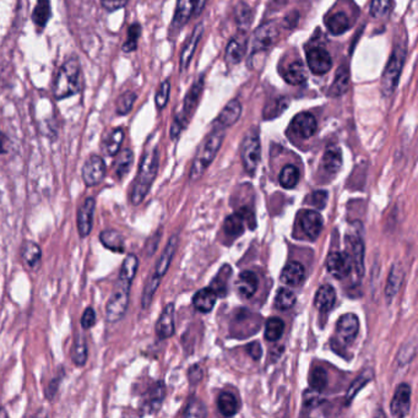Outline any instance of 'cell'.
Returning a JSON list of instances; mask_svg holds the SVG:
<instances>
[{
  "instance_id": "6f0895ef",
  "label": "cell",
  "mask_w": 418,
  "mask_h": 418,
  "mask_svg": "<svg viewBox=\"0 0 418 418\" xmlns=\"http://www.w3.org/2000/svg\"><path fill=\"white\" fill-rule=\"evenodd\" d=\"M410 351L416 352V341L412 342V346H411V341L406 342V345H404L403 348L400 350L399 356H398V361L400 362V365H406V363L412 361L414 355V353H410Z\"/></svg>"
},
{
  "instance_id": "7bdbcfd3",
  "label": "cell",
  "mask_w": 418,
  "mask_h": 418,
  "mask_svg": "<svg viewBox=\"0 0 418 418\" xmlns=\"http://www.w3.org/2000/svg\"><path fill=\"white\" fill-rule=\"evenodd\" d=\"M220 412L224 417H232L238 412V401L231 393H222L217 401Z\"/></svg>"
},
{
  "instance_id": "4dcf8cb0",
  "label": "cell",
  "mask_w": 418,
  "mask_h": 418,
  "mask_svg": "<svg viewBox=\"0 0 418 418\" xmlns=\"http://www.w3.org/2000/svg\"><path fill=\"white\" fill-rule=\"evenodd\" d=\"M290 99L286 96H279L276 99H271L267 101V103L264 107L262 117L265 120L277 118V117H280L281 114L285 113L286 110L290 107Z\"/></svg>"
},
{
  "instance_id": "4316f807",
  "label": "cell",
  "mask_w": 418,
  "mask_h": 418,
  "mask_svg": "<svg viewBox=\"0 0 418 418\" xmlns=\"http://www.w3.org/2000/svg\"><path fill=\"white\" fill-rule=\"evenodd\" d=\"M21 259L30 270H37L42 259V251L37 243L30 242V241L25 242L21 247Z\"/></svg>"
},
{
  "instance_id": "1f68e13d",
  "label": "cell",
  "mask_w": 418,
  "mask_h": 418,
  "mask_svg": "<svg viewBox=\"0 0 418 418\" xmlns=\"http://www.w3.org/2000/svg\"><path fill=\"white\" fill-rule=\"evenodd\" d=\"M100 242L103 247L110 249V252L122 254L125 251L123 236L115 229H105L103 232H101Z\"/></svg>"
},
{
  "instance_id": "6da1fadb",
  "label": "cell",
  "mask_w": 418,
  "mask_h": 418,
  "mask_svg": "<svg viewBox=\"0 0 418 418\" xmlns=\"http://www.w3.org/2000/svg\"><path fill=\"white\" fill-rule=\"evenodd\" d=\"M138 266L139 260L137 255L129 254L128 257L124 259L120 271H119L118 280L115 282L112 296L110 297L108 303L106 305L107 322L117 323L127 313L130 287H132L134 277L137 275Z\"/></svg>"
},
{
  "instance_id": "2e32d148",
  "label": "cell",
  "mask_w": 418,
  "mask_h": 418,
  "mask_svg": "<svg viewBox=\"0 0 418 418\" xmlns=\"http://www.w3.org/2000/svg\"><path fill=\"white\" fill-rule=\"evenodd\" d=\"M411 407V388L407 384H400L391 400L390 410L396 418L406 417Z\"/></svg>"
},
{
  "instance_id": "db71d44e",
  "label": "cell",
  "mask_w": 418,
  "mask_h": 418,
  "mask_svg": "<svg viewBox=\"0 0 418 418\" xmlns=\"http://www.w3.org/2000/svg\"><path fill=\"white\" fill-rule=\"evenodd\" d=\"M170 94H171V82L168 80L163 81L158 87L156 97H155V102H156V107L158 110H163L166 107L168 100H170Z\"/></svg>"
},
{
  "instance_id": "b9f144b4",
  "label": "cell",
  "mask_w": 418,
  "mask_h": 418,
  "mask_svg": "<svg viewBox=\"0 0 418 418\" xmlns=\"http://www.w3.org/2000/svg\"><path fill=\"white\" fill-rule=\"evenodd\" d=\"M300 182V171L293 165H287L280 173V184L285 189L295 188Z\"/></svg>"
},
{
  "instance_id": "d4e9b609",
  "label": "cell",
  "mask_w": 418,
  "mask_h": 418,
  "mask_svg": "<svg viewBox=\"0 0 418 418\" xmlns=\"http://www.w3.org/2000/svg\"><path fill=\"white\" fill-rule=\"evenodd\" d=\"M246 49H247V41H246V38L242 37V36L233 37L228 42L227 48H226V53H224L226 62L229 65H237L238 63H241L243 57H244Z\"/></svg>"
},
{
  "instance_id": "484cf974",
  "label": "cell",
  "mask_w": 418,
  "mask_h": 418,
  "mask_svg": "<svg viewBox=\"0 0 418 418\" xmlns=\"http://www.w3.org/2000/svg\"><path fill=\"white\" fill-rule=\"evenodd\" d=\"M348 89H350V70L346 65H342L338 68L333 84L329 87L328 96L333 99H338L345 95Z\"/></svg>"
},
{
  "instance_id": "f907efd6",
  "label": "cell",
  "mask_w": 418,
  "mask_h": 418,
  "mask_svg": "<svg viewBox=\"0 0 418 418\" xmlns=\"http://www.w3.org/2000/svg\"><path fill=\"white\" fill-rule=\"evenodd\" d=\"M160 284H161V279H158L156 276L151 275V277L148 279L146 286L144 289L143 297H141V305L144 309L148 308V305L151 304L153 295L156 293Z\"/></svg>"
},
{
  "instance_id": "bcb514c9",
  "label": "cell",
  "mask_w": 418,
  "mask_h": 418,
  "mask_svg": "<svg viewBox=\"0 0 418 418\" xmlns=\"http://www.w3.org/2000/svg\"><path fill=\"white\" fill-rule=\"evenodd\" d=\"M373 376H374V374H373V371H372V369H367V371L363 372L361 376H358V378L352 383L351 386L348 388V391H347L346 404H351L352 400L356 396L357 393H358L363 386H366V385L373 379Z\"/></svg>"
},
{
  "instance_id": "4fadbf2b",
  "label": "cell",
  "mask_w": 418,
  "mask_h": 418,
  "mask_svg": "<svg viewBox=\"0 0 418 418\" xmlns=\"http://www.w3.org/2000/svg\"><path fill=\"white\" fill-rule=\"evenodd\" d=\"M292 133L296 134L298 138L309 139L313 137L318 130V123L313 114L308 112L297 114L292 123L290 124Z\"/></svg>"
},
{
  "instance_id": "f5cc1de1",
  "label": "cell",
  "mask_w": 418,
  "mask_h": 418,
  "mask_svg": "<svg viewBox=\"0 0 418 418\" xmlns=\"http://www.w3.org/2000/svg\"><path fill=\"white\" fill-rule=\"evenodd\" d=\"M253 15L252 9L248 6L246 3H239L236 8V20L239 26H242L243 29L249 27V25L252 23Z\"/></svg>"
},
{
  "instance_id": "e575fe53",
  "label": "cell",
  "mask_w": 418,
  "mask_h": 418,
  "mask_svg": "<svg viewBox=\"0 0 418 418\" xmlns=\"http://www.w3.org/2000/svg\"><path fill=\"white\" fill-rule=\"evenodd\" d=\"M51 1L49 0H38L32 13V21L38 32H42L51 18Z\"/></svg>"
},
{
  "instance_id": "7dc6e473",
  "label": "cell",
  "mask_w": 418,
  "mask_h": 418,
  "mask_svg": "<svg viewBox=\"0 0 418 418\" xmlns=\"http://www.w3.org/2000/svg\"><path fill=\"white\" fill-rule=\"evenodd\" d=\"M296 300L297 298L292 291L281 289L275 297V307L280 310H287L295 305Z\"/></svg>"
},
{
  "instance_id": "ffe728a7",
  "label": "cell",
  "mask_w": 418,
  "mask_h": 418,
  "mask_svg": "<svg viewBox=\"0 0 418 418\" xmlns=\"http://www.w3.org/2000/svg\"><path fill=\"white\" fill-rule=\"evenodd\" d=\"M156 334L161 340H166L175 334V304H167L156 323Z\"/></svg>"
},
{
  "instance_id": "ee69618b",
  "label": "cell",
  "mask_w": 418,
  "mask_h": 418,
  "mask_svg": "<svg viewBox=\"0 0 418 418\" xmlns=\"http://www.w3.org/2000/svg\"><path fill=\"white\" fill-rule=\"evenodd\" d=\"M285 329L284 320L277 317L270 318L266 322L265 325V338L267 341L275 342L280 340Z\"/></svg>"
},
{
  "instance_id": "d590c367",
  "label": "cell",
  "mask_w": 418,
  "mask_h": 418,
  "mask_svg": "<svg viewBox=\"0 0 418 418\" xmlns=\"http://www.w3.org/2000/svg\"><path fill=\"white\" fill-rule=\"evenodd\" d=\"M287 84L290 85L298 86L304 84L308 79V72L305 70V67L302 62H295L291 64L290 67L286 69L285 72L282 74Z\"/></svg>"
},
{
  "instance_id": "ba28073f",
  "label": "cell",
  "mask_w": 418,
  "mask_h": 418,
  "mask_svg": "<svg viewBox=\"0 0 418 418\" xmlns=\"http://www.w3.org/2000/svg\"><path fill=\"white\" fill-rule=\"evenodd\" d=\"M255 228V217L253 211L248 209H242L236 214L228 216L224 221V231L228 237L237 238L243 234L244 228Z\"/></svg>"
},
{
  "instance_id": "8d00e7d4",
  "label": "cell",
  "mask_w": 418,
  "mask_h": 418,
  "mask_svg": "<svg viewBox=\"0 0 418 418\" xmlns=\"http://www.w3.org/2000/svg\"><path fill=\"white\" fill-rule=\"evenodd\" d=\"M134 153L130 148H124L119 152V156L114 162V173L119 181H122L124 177L128 175L130 168L133 166Z\"/></svg>"
},
{
  "instance_id": "e7e4bbea",
  "label": "cell",
  "mask_w": 418,
  "mask_h": 418,
  "mask_svg": "<svg viewBox=\"0 0 418 418\" xmlns=\"http://www.w3.org/2000/svg\"><path fill=\"white\" fill-rule=\"evenodd\" d=\"M5 152H6V138L0 130V153H5Z\"/></svg>"
},
{
  "instance_id": "816d5d0a",
  "label": "cell",
  "mask_w": 418,
  "mask_h": 418,
  "mask_svg": "<svg viewBox=\"0 0 418 418\" xmlns=\"http://www.w3.org/2000/svg\"><path fill=\"white\" fill-rule=\"evenodd\" d=\"M135 100H137V94L133 91H127V92H124L123 95L119 96L118 101H117V113L120 115L128 114L133 108Z\"/></svg>"
},
{
  "instance_id": "8fae6325",
  "label": "cell",
  "mask_w": 418,
  "mask_h": 418,
  "mask_svg": "<svg viewBox=\"0 0 418 418\" xmlns=\"http://www.w3.org/2000/svg\"><path fill=\"white\" fill-rule=\"evenodd\" d=\"M360 330V320L356 314H343L336 324V340L342 346L350 345Z\"/></svg>"
},
{
  "instance_id": "c3c4849f",
  "label": "cell",
  "mask_w": 418,
  "mask_h": 418,
  "mask_svg": "<svg viewBox=\"0 0 418 418\" xmlns=\"http://www.w3.org/2000/svg\"><path fill=\"white\" fill-rule=\"evenodd\" d=\"M309 383L314 391H323L328 386V373L323 368H315L310 373Z\"/></svg>"
},
{
  "instance_id": "f1b7e54d",
  "label": "cell",
  "mask_w": 418,
  "mask_h": 418,
  "mask_svg": "<svg viewBox=\"0 0 418 418\" xmlns=\"http://www.w3.org/2000/svg\"><path fill=\"white\" fill-rule=\"evenodd\" d=\"M322 163H323L324 171L329 175H336L342 167L341 148L336 145L329 146L324 152Z\"/></svg>"
},
{
  "instance_id": "f6af8a7d",
  "label": "cell",
  "mask_w": 418,
  "mask_h": 418,
  "mask_svg": "<svg viewBox=\"0 0 418 418\" xmlns=\"http://www.w3.org/2000/svg\"><path fill=\"white\" fill-rule=\"evenodd\" d=\"M394 0H372L369 13L374 19H383L391 14Z\"/></svg>"
},
{
  "instance_id": "f35d334b",
  "label": "cell",
  "mask_w": 418,
  "mask_h": 418,
  "mask_svg": "<svg viewBox=\"0 0 418 418\" xmlns=\"http://www.w3.org/2000/svg\"><path fill=\"white\" fill-rule=\"evenodd\" d=\"M327 29L334 36L345 34L351 27L350 19L345 13H336L327 20Z\"/></svg>"
},
{
  "instance_id": "60d3db41",
  "label": "cell",
  "mask_w": 418,
  "mask_h": 418,
  "mask_svg": "<svg viewBox=\"0 0 418 418\" xmlns=\"http://www.w3.org/2000/svg\"><path fill=\"white\" fill-rule=\"evenodd\" d=\"M89 356V348L87 342L84 335H77L72 350V360L77 367L85 366Z\"/></svg>"
},
{
  "instance_id": "681fc988",
  "label": "cell",
  "mask_w": 418,
  "mask_h": 418,
  "mask_svg": "<svg viewBox=\"0 0 418 418\" xmlns=\"http://www.w3.org/2000/svg\"><path fill=\"white\" fill-rule=\"evenodd\" d=\"M141 34V26L138 23L130 25L128 29V37L123 44V51L125 53L134 52L138 48V41Z\"/></svg>"
},
{
  "instance_id": "52a82bcc",
  "label": "cell",
  "mask_w": 418,
  "mask_h": 418,
  "mask_svg": "<svg viewBox=\"0 0 418 418\" xmlns=\"http://www.w3.org/2000/svg\"><path fill=\"white\" fill-rule=\"evenodd\" d=\"M241 153H242L244 170L249 175H253L254 172L257 171L259 162H260V157H262L260 139H259V134H258L255 129H251L247 135L243 139Z\"/></svg>"
},
{
  "instance_id": "603a6c76",
  "label": "cell",
  "mask_w": 418,
  "mask_h": 418,
  "mask_svg": "<svg viewBox=\"0 0 418 418\" xmlns=\"http://www.w3.org/2000/svg\"><path fill=\"white\" fill-rule=\"evenodd\" d=\"M241 114H242L241 102L238 100L229 101L227 105L224 106V110H221L219 117L216 118L215 125L224 129L232 127L233 124L237 123Z\"/></svg>"
},
{
  "instance_id": "5bb4252c",
  "label": "cell",
  "mask_w": 418,
  "mask_h": 418,
  "mask_svg": "<svg viewBox=\"0 0 418 418\" xmlns=\"http://www.w3.org/2000/svg\"><path fill=\"white\" fill-rule=\"evenodd\" d=\"M96 200L94 198H86L85 201L77 213V231L80 237L90 236L94 227V216H95Z\"/></svg>"
},
{
  "instance_id": "3957f363",
  "label": "cell",
  "mask_w": 418,
  "mask_h": 418,
  "mask_svg": "<svg viewBox=\"0 0 418 418\" xmlns=\"http://www.w3.org/2000/svg\"><path fill=\"white\" fill-rule=\"evenodd\" d=\"M224 130L226 129L214 125V130L205 139L204 143L201 144L190 168V181L196 182L200 179V177L209 168L211 162L214 161L221 145L224 143Z\"/></svg>"
},
{
  "instance_id": "be15d7a7",
  "label": "cell",
  "mask_w": 418,
  "mask_h": 418,
  "mask_svg": "<svg viewBox=\"0 0 418 418\" xmlns=\"http://www.w3.org/2000/svg\"><path fill=\"white\" fill-rule=\"evenodd\" d=\"M59 378H56V379L53 380L52 383L49 384V388H48V398H53L54 394L57 393L58 389V384H59Z\"/></svg>"
},
{
  "instance_id": "f546056e",
  "label": "cell",
  "mask_w": 418,
  "mask_h": 418,
  "mask_svg": "<svg viewBox=\"0 0 418 418\" xmlns=\"http://www.w3.org/2000/svg\"><path fill=\"white\" fill-rule=\"evenodd\" d=\"M305 277L304 266L300 262H292L284 267L281 272V281L289 286H298Z\"/></svg>"
},
{
  "instance_id": "277c9868",
  "label": "cell",
  "mask_w": 418,
  "mask_h": 418,
  "mask_svg": "<svg viewBox=\"0 0 418 418\" xmlns=\"http://www.w3.org/2000/svg\"><path fill=\"white\" fill-rule=\"evenodd\" d=\"M81 87V67L79 59L72 56L68 58L63 63L62 67L58 72L56 82H54V97L57 100H64L67 97L75 95Z\"/></svg>"
},
{
  "instance_id": "836d02e7",
  "label": "cell",
  "mask_w": 418,
  "mask_h": 418,
  "mask_svg": "<svg viewBox=\"0 0 418 418\" xmlns=\"http://www.w3.org/2000/svg\"><path fill=\"white\" fill-rule=\"evenodd\" d=\"M403 280H404V271H403L399 264H395L390 270L388 284H386V289H385V296H386L388 302H391L395 296L398 295V292H399L401 285H403Z\"/></svg>"
},
{
  "instance_id": "9a60e30c",
  "label": "cell",
  "mask_w": 418,
  "mask_h": 418,
  "mask_svg": "<svg viewBox=\"0 0 418 418\" xmlns=\"http://www.w3.org/2000/svg\"><path fill=\"white\" fill-rule=\"evenodd\" d=\"M327 269L329 274L342 280L350 275L352 270V260L347 253L334 252L330 254L327 260Z\"/></svg>"
},
{
  "instance_id": "9f6ffc18",
  "label": "cell",
  "mask_w": 418,
  "mask_h": 418,
  "mask_svg": "<svg viewBox=\"0 0 418 418\" xmlns=\"http://www.w3.org/2000/svg\"><path fill=\"white\" fill-rule=\"evenodd\" d=\"M184 416L186 417H203V416H206L204 405L201 404L198 400H191L189 405H188V407H186Z\"/></svg>"
},
{
  "instance_id": "83f0119b",
  "label": "cell",
  "mask_w": 418,
  "mask_h": 418,
  "mask_svg": "<svg viewBox=\"0 0 418 418\" xmlns=\"http://www.w3.org/2000/svg\"><path fill=\"white\" fill-rule=\"evenodd\" d=\"M217 300V293L211 287L198 291L193 298L195 309L201 313H209Z\"/></svg>"
},
{
  "instance_id": "680465c9",
  "label": "cell",
  "mask_w": 418,
  "mask_h": 418,
  "mask_svg": "<svg viewBox=\"0 0 418 418\" xmlns=\"http://www.w3.org/2000/svg\"><path fill=\"white\" fill-rule=\"evenodd\" d=\"M80 324L81 328L84 329V330H89V329L92 328L95 325L96 312L94 310V308L87 307L85 309V312L82 313V317H81Z\"/></svg>"
},
{
  "instance_id": "91938a15",
  "label": "cell",
  "mask_w": 418,
  "mask_h": 418,
  "mask_svg": "<svg viewBox=\"0 0 418 418\" xmlns=\"http://www.w3.org/2000/svg\"><path fill=\"white\" fill-rule=\"evenodd\" d=\"M328 191H325V190L314 191L313 195H312V204L318 209H324L325 205L328 203Z\"/></svg>"
},
{
  "instance_id": "44dd1931",
  "label": "cell",
  "mask_w": 418,
  "mask_h": 418,
  "mask_svg": "<svg viewBox=\"0 0 418 418\" xmlns=\"http://www.w3.org/2000/svg\"><path fill=\"white\" fill-rule=\"evenodd\" d=\"M204 34V25L198 24L195 26L193 34L190 36L189 41L186 43V46L183 47L181 54V72H186L188 67H189L191 58L194 56L195 49L199 44V41Z\"/></svg>"
},
{
  "instance_id": "30bf717a",
  "label": "cell",
  "mask_w": 418,
  "mask_h": 418,
  "mask_svg": "<svg viewBox=\"0 0 418 418\" xmlns=\"http://www.w3.org/2000/svg\"><path fill=\"white\" fill-rule=\"evenodd\" d=\"M307 63L314 75H325L333 68V59L323 47H312L305 53Z\"/></svg>"
},
{
  "instance_id": "74e56055",
  "label": "cell",
  "mask_w": 418,
  "mask_h": 418,
  "mask_svg": "<svg viewBox=\"0 0 418 418\" xmlns=\"http://www.w3.org/2000/svg\"><path fill=\"white\" fill-rule=\"evenodd\" d=\"M124 140V130L122 128H115L106 137L102 143V151L107 156H115L120 150Z\"/></svg>"
},
{
  "instance_id": "11a10c76",
  "label": "cell",
  "mask_w": 418,
  "mask_h": 418,
  "mask_svg": "<svg viewBox=\"0 0 418 418\" xmlns=\"http://www.w3.org/2000/svg\"><path fill=\"white\" fill-rule=\"evenodd\" d=\"M229 275H231V269H229V266H224V269H221L220 271V279L222 277V281H220L217 277L213 281V285H211V289L217 293V295H222V291H226V285H227L228 279H229Z\"/></svg>"
},
{
  "instance_id": "9c48e42d",
  "label": "cell",
  "mask_w": 418,
  "mask_h": 418,
  "mask_svg": "<svg viewBox=\"0 0 418 418\" xmlns=\"http://www.w3.org/2000/svg\"><path fill=\"white\" fill-rule=\"evenodd\" d=\"M106 171L105 160L99 155H92L86 160L82 167V181L87 186H99L106 177Z\"/></svg>"
},
{
  "instance_id": "7402d4cb",
  "label": "cell",
  "mask_w": 418,
  "mask_h": 418,
  "mask_svg": "<svg viewBox=\"0 0 418 418\" xmlns=\"http://www.w3.org/2000/svg\"><path fill=\"white\" fill-rule=\"evenodd\" d=\"M259 286V280L255 272L253 271H243L241 275L238 276L237 282H236V289H237L238 295L242 298H252L255 295Z\"/></svg>"
},
{
  "instance_id": "8992f818",
  "label": "cell",
  "mask_w": 418,
  "mask_h": 418,
  "mask_svg": "<svg viewBox=\"0 0 418 418\" xmlns=\"http://www.w3.org/2000/svg\"><path fill=\"white\" fill-rule=\"evenodd\" d=\"M204 75L200 76L198 81L188 91L186 99H184V103H183V108H182L179 113L177 114L175 119H173V123H172V140L178 138L179 134L182 133V130H184L188 123H189L190 117H191V114L194 113L195 108L199 103L200 96H201L203 90H204Z\"/></svg>"
},
{
  "instance_id": "e0dca14e",
  "label": "cell",
  "mask_w": 418,
  "mask_h": 418,
  "mask_svg": "<svg viewBox=\"0 0 418 418\" xmlns=\"http://www.w3.org/2000/svg\"><path fill=\"white\" fill-rule=\"evenodd\" d=\"M300 224L307 237L317 239L323 229V217L317 211L304 210L300 215Z\"/></svg>"
},
{
  "instance_id": "6125c7cd",
  "label": "cell",
  "mask_w": 418,
  "mask_h": 418,
  "mask_svg": "<svg viewBox=\"0 0 418 418\" xmlns=\"http://www.w3.org/2000/svg\"><path fill=\"white\" fill-rule=\"evenodd\" d=\"M247 352L254 361H259L262 355V346L258 341L252 342L247 346Z\"/></svg>"
},
{
  "instance_id": "cb8c5ba5",
  "label": "cell",
  "mask_w": 418,
  "mask_h": 418,
  "mask_svg": "<svg viewBox=\"0 0 418 418\" xmlns=\"http://www.w3.org/2000/svg\"><path fill=\"white\" fill-rule=\"evenodd\" d=\"M177 246H178V234H173L170 241L167 243L165 251L161 254V257L157 262L156 267H155V272L152 274L156 276L158 279H162L163 276L166 275L168 267L171 265L172 259L175 257V253L177 251Z\"/></svg>"
},
{
  "instance_id": "d6a6232c",
  "label": "cell",
  "mask_w": 418,
  "mask_h": 418,
  "mask_svg": "<svg viewBox=\"0 0 418 418\" xmlns=\"http://www.w3.org/2000/svg\"><path fill=\"white\" fill-rule=\"evenodd\" d=\"M336 302V292L334 290L333 286L323 285L318 291L314 298V304L319 310H330L335 305Z\"/></svg>"
},
{
  "instance_id": "ab89813d",
  "label": "cell",
  "mask_w": 418,
  "mask_h": 418,
  "mask_svg": "<svg viewBox=\"0 0 418 418\" xmlns=\"http://www.w3.org/2000/svg\"><path fill=\"white\" fill-rule=\"evenodd\" d=\"M165 398V385L161 381H158L155 384V386L152 388L150 394H148V400L145 403V411L146 414H153L156 412L161 407L162 401Z\"/></svg>"
},
{
  "instance_id": "94428289",
  "label": "cell",
  "mask_w": 418,
  "mask_h": 418,
  "mask_svg": "<svg viewBox=\"0 0 418 418\" xmlns=\"http://www.w3.org/2000/svg\"><path fill=\"white\" fill-rule=\"evenodd\" d=\"M128 3V0H101V4L107 11H115L122 9Z\"/></svg>"
},
{
  "instance_id": "03108f58",
  "label": "cell",
  "mask_w": 418,
  "mask_h": 418,
  "mask_svg": "<svg viewBox=\"0 0 418 418\" xmlns=\"http://www.w3.org/2000/svg\"><path fill=\"white\" fill-rule=\"evenodd\" d=\"M0 414H3V416H5V417L8 416V414H6V412H5L4 410L3 409H0Z\"/></svg>"
},
{
  "instance_id": "7a4b0ae2",
  "label": "cell",
  "mask_w": 418,
  "mask_h": 418,
  "mask_svg": "<svg viewBox=\"0 0 418 418\" xmlns=\"http://www.w3.org/2000/svg\"><path fill=\"white\" fill-rule=\"evenodd\" d=\"M158 171V150L152 148L144 153L138 175L134 179L133 188L130 191V201L133 205H139L143 201L151 189Z\"/></svg>"
},
{
  "instance_id": "d6986e66",
  "label": "cell",
  "mask_w": 418,
  "mask_h": 418,
  "mask_svg": "<svg viewBox=\"0 0 418 418\" xmlns=\"http://www.w3.org/2000/svg\"><path fill=\"white\" fill-rule=\"evenodd\" d=\"M347 248L348 255L351 258L352 266H355L360 277L365 274V246L361 237L358 236H347Z\"/></svg>"
},
{
  "instance_id": "ac0fdd59",
  "label": "cell",
  "mask_w": 418,
  "mask_h": 418,
  "mask_svg": "<svg viewBox=\"0 0 418 418\" xmlns=\"http://www.w3.org/2000/svg\"><path fill=\"white\" fill-rule=\"evenodd\" d=\"M203 5L200 0H177L176 14L173 18L172 26L178 30L189 21L195 10H201Z\"/></svg>"
},
{
  "instance_id": "5b68a950",
  "label": "cell",
  "mask_w": 418,
  "mask_h": 418,
  "mask_svg": "<svg viewBox=\"0 0 418 418\" xmlns=\"http://www.w3.org/2000/svg\"><path fill=\"white\" fill-rule=\"evenodd\" d=\"M406 54H407L406 47L401 44L396 46L391 53V57L385 67L384 72L381 76V82H380V90L385 97L393 95L399 85L400 76L404 69Z\"/></svg>"
},
{
  "instance_id": "7c38bea8",
  "label": "cell",
  "mask_w": 418,
  "mask_h": 418,
  "mask_svg": "<svg viewBox=\"0 0 418 418\" xmlns=\"http://www.w3.org/2000/svg\"><path fill=\"white\" fill-rule=\"evenodd\" d=\"M279 29L275 23H266L258 27L253 36V53L265 52L275 44Z\"/></svg>"
}]
</instances>
